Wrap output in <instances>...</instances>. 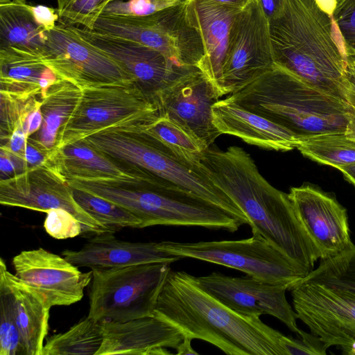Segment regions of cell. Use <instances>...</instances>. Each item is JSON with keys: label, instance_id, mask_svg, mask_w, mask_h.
Masks as SVG:
<instances>
[{"label": "cell", "instance_id": "cell-1", "mask_svg": "<svg viewBox=\"0 0 355 355\" xmlns=\"http://www.w3.org/2000/svg\"><path fill=\"white\" fill-rule=\"evenodd\" d=\"M201 164L209 178L241 209L260 234L307 275L320 254L302 225L288 193L272 186L242 148L209 147Z\"/></svg>", "mask_w": 355, "mask_h": 355}, {"label": "cell", "instance_id": "cell-2", "mask_svg": "<svg viewBox=\"0 0 355 355\" xmlns=\"http://www.w3.org/2000/svg\"><path fill=\"white\" fill-rule=\"evenodd\" d=\"M153 316L184 336L208 342L228 355H285L287 337L259 315L237 313L203 290L196 277L170 270Z\"/></svg>", "mask_w": 355, "mask_h": 355}, {"label": "cell", "instance_id": "cell-3", "mask_svg": "<svg viewBox=\"0 0 355 355\" xmlns=\"http://www.w3.org/2000/svg\"><path fill=\"white\" fill-rule=\"evenodd\" d=\"M225 98L286 128L300 141L325 134H345L355 139V116L348 103L275 63Z\"/></svg>", "mask_w": 355, "mask_h": 355}, {"label": "cell", "instance_id": "cell-4", "mask_svg": "<svg viewBox=\"0 0 355 355\" xmlns=\"http://www.w3.org/2000/svg\"><path fill=\"white\" fill-rule=\"evenodd\" d=\"M72 187L112 202L153 225L198 226L234 232L243 225L237 218L196 193L155 176L140 185L67 179Z\"/></svg>", "mask_w": 355, "mask_h": 355}, {"label": "cell", "instance_id": "cell-5", "mask_svg": "<svg viewBox=\"0 0 355 355\" xmlns=\"http://www.w3.org/2000/svg\"><path fill=\"white\" fill-rule=\"evenodd\" d=\"M122 165L166 179L216 205L243 224L248 220L209 178L202 164L186 163L129 126L95 133L84 139Z\"/></svg>", "mask_w": 355, "mask_h": 355}, {"label": "cell", "instance_id": "cell-6", "mask_svg": "<svg viewBox=\"0 0 355 355\" xmlns=\"http://www.w3.org/2000/svg\"><path fill=\"white\" fill-rule=\"evenodd\" d=\"M62 127L58 148L101 131L137 125L159 115L157 103L132 80L87 85Z\"/></svg>", "mask_w": 355, "mask_h": 355}, {"label": "cell", "instance_id": "cell-7", "mask_svg": "<svg viewBox=\"0 0 355 355\" xmlns=\"http://www.w3.org/2000/svg\"><path fill=\"white\" fill-rule=\"evenodd\" d=\"M169 263L92 268L88 316L116 322L153 316Z\"/></svg>", "mask_w": 355, "mask_h": 355}, {"label": "cell", "instance_id": "cell-8", "mask_svg": "<svg viewBox=\"0 0 355 355\" xmlns=\"http://www.w3.org/2000/svg\"><path fill=\"white\" fill-rule=\"evenodd\" d=\"M248 239L180 243L159 242L164 250L234 268L248 276L293 289L307 274L257 232Z\"/></svg>", "mask_w": 355, "mask_h": 355}, {"label": "cell", "instance_id": "cell-9", "mask_svg": "<svg viewBox=\"0 0 355 355\" xmlns=\"http://www.w3.org/2000/svg\"><path fill=\"white\" fill-rule=\"evenodd\" d=\"M275 64L269 19L259 0L234 18L222 65L221 96L244 88Z\"/></svg>", "mask_w": 355, "mask_h": 355}, {"label": "cell", "instance_id": "cell-10", "mask_svg": "<svg viewBox=\"0 0 355 355\" xmlns=\"http://www.w3.org/2000/svg\"><path fill=\"white\" fill-rule=\"evenodd\" d=\"M291 291L297 319L328 348L355 355V294L316 283L299 282Z\"/></svg>", "mask_w": 355, "mask_h": 355}, {"label": "cell", "instance_id": "cell-11", "mask_svg": "<svg viewBox=\"0 0 355 355\" xmlns=\"http://www.w3.org/2000/svg\"><path fill=\"white\" fill-rule=\"evenodd\" d=\"M42 59L59 78L80 87L96 83L135 82L119 62L83 40L71 26L61 23L45 31Z\"/></svg>", "mask_w": 355, "mask_h": 355}, {"label": "cell", "instance_id": "cell-12", "mask_svg": "<svg viewBox=\"0 0 355 355\" xmlns=\"http://www.w3.org/2000/svg\"><path fill=\"white\" fill-rule=\"evenodd\" d=\"M0 203L45 213L52 209H64L80 222L82 234L115 233L96 220L77 203L72 187L65 177L42 168L30 169L0 180Z\"/></svg>", "mask_w": 355, "mask_h": 355}, {"label": "cell", "instance_id": "cell-13", "mask_svg": "<svg viewBox=\"0 0 355 355\" xmlns=\"http://www.w3.org/2000/svg\"><path fill=\"white\" fill-rule=\"evenodd\" d=\"M71 26L83 40L119 62L155 102L162 90L197 68L179 66L159 51L130 40Z\"/></svg>", "mask_w": 355, "mask_h": 355}, {"label": "cell", "instance_id": "cell-14", "mask_svg": "<svg viewBox=\"0 0 355 355\" xmlns=\"http://www.w3.org/2000/svg\"><path fill=\"white\" fill-rule=\"evenodd\" d=\"M196 279L203 290L232 310L248 315H270L300 336L297 313L286 297V286L248 275L234 277L216 272Z\"/></svg>", "mask_w": 355, "mask_h": 355}, {"label": "cell", "instance_id": "cell-15", "mask_svg": "<svg viewBox=\"0 0 355 355\" xmlns=\"http://www.w3.org/2000/svg\"><path fill=\"white\" fill-rule=\"evenodd\" d=\"M12 264L15 276L37 292L50 308L79 302L92 279V270L83 272L63 256L42 248L21 251Z\"/></svg>", "mask_w": 355, "mask_h": 355}, {"label": "cell", "instance_id": "cell-16", "mask_svg": "<svg viewBox=\"0 0 355 355\" xmlns=\"http://www.w3.org/2000/svg\"><path fill=\"white\" fill-rule=\"evenodd\" d=\"M220 98L208 78L196 68L162 90L159 113L178 123L210 147L221 133L213 122L212 107Z\"/></svg>", "mask_w": 355, "mask_h": 355}, {"label": "cell", "instance_id": "cell-17", "mask_svg": "<svg viewBox=\"0 0 355 355\" xmlns=\"http://www.w3.org/2000/svg\"><path fill=\"white\" fill-rule=\"evenodd\" d=\"M288 196L320 260L334 258L355 245L347 210L333 196L306 184L292 187Z\"/></svg>", "mask_w": 355, "mask_h": 355}, {"label": "cell", "instance_id": "cell-18", "mask_svg": "<svg viewBox=\"0 0 355 355\" xmlns=\"http://www.w3.org/2000/svg\"><path fill=\"white\" fill-rule=\"evenodd\" d=\"M103 340L96 355H166L184 335L164 321L148 316L123 322L102 321Z\"/></svg>", "mask_w": 355, "mask_h": 355}, {"label": "cell", "instance_id": "cell-19", "mask_svg": "<svg viewBox=\"0 0 355 355\" xmlns=\"http://www.w3.org/2000/svg\"><path fill=\"white\" fill-rule=\"evenodd\" d=\"M62 255L78 267L89 268L171 263L182 259L162 249L159 242L125 241L111 232L93 235L79 250H65Z\"/></svg>", "mask_w": 355, "mask_h": 355}, {"label": "cell", "instance_id": "cell-20", "mask_svg": "<svg viewBox=\"0 0 355 355\" xmlns=\"http://www.w3.org/2000/svg\"><path fill=\"white\" fill-rule=\"evenodd\" d=\"M190 24L198 32L205 55L198 69L212 83L221 96L222 65L230 31L236 15L242 10L208 0H185Z\"/></svg>", "mask_w": 355, "mask_h": 355}, {"label": "cell", "instance_id": "cell-21", "mask_svg": "<svg viewBox=\"0 0 355 355\" xmlns=\"http://www.w3.org/2000/svg\"><path fill=\"white\" fill-rule=\"evenodd\" d=\"M212 116L221 135L235 136L263 149L286 152L297 148L300 142L286 128L227 98L213 105Z\"/></svg>", "mask_w": 355, "mask_h": 355}, {"label": "cell", "instance_id": "cell-22", "mask_svg": "<svg viewBox=\"0 0 355 355\" xmlns=\"http://www.w3.org/2000/svg\"><path fill=\"white\" fill-rule=\"evenodd\" d=\"M60 150L67 179L140 185L155 176L122 165L84 139L66 145Z\"/></svg>", "mask_w": 355, "mask_h": 355}, {"label": "cell", "instance_id": "cell-23", "mask_svg": "<svg viewBox=\"0 0 355 355\" xmlns=\"http://www.w3.org/2000/svg\"><path fill=\"white\" fill-rule=\"evenodd\" d=\"M0 278L7 284L26 355H42L51 308L33 288L10 272L0 259Z\"/></svg>", "mask_w": 355, "mask_h": 355}, {"label": "cell", "instance_id": "cell-24", "mask_svg": "<svg viewBox=\"0 0 355 355\" xmlns=\"http://www.w3.org/2000/svg\"><path fill=\"white\" fill-rule=\"evenodd\" d=\"M49 68L40 53L0 46V92L23 98H41L40 80Z\"/></svg>", "mask_w": 355, "mask_h": 355}, {"label": "cell", "instance_id": "cell-25", "mask_svg": "<svg viewBox=\"0 0 355 355\" xmlns=\"http://www.w3.org/2000/svg\"><path fill=\"white\" fill-rule=\"evenodd\" d=\"M80 95L78 85L58 78L42 100L41 127L28 139L44 150H60L58 145L60 131L76 107Z\"/></svg>", "mask_w": 355, "mask_h": 355}, {"label": "cell", "instance_id": "cell-26", "mask_svg": "<svg viewBox=\"0 0 355 355\" xmlns=\"http://www.w3.org/2000/svg\"><path fill=\"white\" fill-rule=\"evenodd\" d=\"M130 127L189 164H200L207 148L189 131L165 115L159 114L149 121Z\"/></svg>", "mask_w": 355, "mask_h": 355}, {"label": "cell", "instance_id": "cell-27", "mask_svg": "<svg viewBox=\"0 0 355 355\" xmlns=\"http://www.w3.org/2000/svg\"><path fill=\"white\" fill-rule=\"evenodd\" d=\"M45 31L35 20L28 4L0 1V46H12L42 55Z\"/></svg>", "mask_w": 355, "mask_h": 355}, {"label": "cell", "instance_id": "cell-28", "mask_svg": "<svg viewBox=\"0 0 355 355\" xmlns=\"http://www.w3.org/2000/svg\"><path fill=\"white\" fill-rule=\"evenodd\" d=\"M103 340L102 321L89 316L46 339L42 355H96Z\"/></svg>", "mask_w": 355, "mask_h": 355}, {"label": "cell", "instance_id": "cell-29", "mask_svg": "<svg viewBox=\"0 0 355 355\" xmlns=\"http://www.w3.org/2000/svg\"><path fill=\"white\" fill-rule=\"evenodd\" d=\"M297 149L318 163L340 167L355 164V139L345 134H325L301 140Z\"/></svg>", "mask_w": 355, "mask_h": 355}, {"label": "cell", "instance_id": "cell-30", "mask_svg": "<svg viewBox=\"0 0 355 355\" xmlns=\"http://www.w3.org/2000/svg\"><path fill=\"white\" fill-rule=\"evenodd\" d=\"M300 282L316 283L355 294V245L334 258L320 260Z\"/></svg>", "mask_w": 355, "mask_h": 355}, {"label": "cell", "instance_id": "cell-31", "mask_svg": "<svg viewBox=\"0 0 355 355\" xmlns=\"http://www.w3.org/2000/svg\"><path fill=\"white\" fill-rule=\"evenodd\" d=\"M72 189L77 203L96 220L114 232L125 227L141 228V219L126 209L80 189L72 187Z\"/></svg>", "mask_w": 355, "mask_h": 355}, {"label": "cell", "instance_id": "cell-32", "mask_svg": "<svg viewBox=\"0 0 355 355\" xmlns=\"http://www.w3.org/2000/svg\"><path fill=\"white\" fill-rule=\"evenodd\" d=\"M0 355H26L9 288L0 278Z\"/></svg>", "mask_w": 355, "mask_h": 355}, {"label": "cell", "instance_id": "cell-33", "mask_svg": "<svg viewBox=\"0 0 355 355\" xmlns=\"http://www.w3.org/2000/svg\"><path fill=\"white\" fill-rule=\"evenodd\" d=\"M58 22L92 31L110 0H56Z\"/></svg>", "mask_w": 355, "mask_h": 355}, {"label": "cell", "instance_id": "cell-34", "mask_svg": "<svg viewBox=\"0 0 355 355\" xmlns=\"http://www.w3.org/2000/svg\"><path fill=\"white\" fill-rule=\"evenodd\" d=\"M0 96V141L3 145L8 141L15 128L23 125L28 113L42 99L19 98L2 92Z\"/></svg>", "mask_w": 355, "mask_h": 355}, {"label": "cell", "instance_id": "cell-35", "mask_svg": "<svg viewBox=\"0 0 355 355\" xmlns=\"http://www.w3.org/2000/svg\"><path fill=\"white\" fill-rule=\"evenodd\" d=\"M185 0H127L110 3L103 12L148 16L182 3Z\"/></svg>", "mask_w": 355, "mask_h": 355}, {"label": "cell", "instance_id": "cell-36", "mask_svg": "<svg viewBox=\"0 0 355 355\" xmlns=\"http://www.w3.org/2000/svg\"><path fill=\"white\" fill-rule=\"evenodd\" d=\"M44 227L46 233L55 239L74 238L83 232L80 222L64 209L49 210Z\"/></svg>", "mask_w": 355, "mask_h": 355}, {"label": "cell", "instance_id": "cell-37", "mask_svg": "<svg viewBox=\"0 0 355 355\" xmlns=\"http://www.w3.org/2000/svg\"><path fill=\"white\" fill-rule=\"evenodd\" d=\"M24 159L26 165V171L42 168L66 178L61 150L57 151L44 150L27 138Z\"/></svg>", "mask_w": 355, "mask_h": 355}, {"label": "cell", "instance_id": "cell-38", "mask_svg": "<svg viewBox=\"0 0 355 355\" xmlns=\"http://www.w3.org/2000/svg\"><path fill=\"white\" fill-rule=\"evenodd\" d=\"M24 159L0 148V180L12 178L26 171Z\"/></svg>", "mask_w": 355, "mask_h": 355}, {"label": "cell", "instance_id": "cell-39", "mask_svg": "<svg viewBox=\"0 0 355 355\" xmlns=\"http://www.w3.org/2000/svg\"><path fill=\"white\" fill-rule=\"evenodd\" d=\"M36 22L42 26L45 31L53 29L58 22L59 17L56 9L42 5H28Z\"/></svg>", "mask_w": 355, "mask_h": 355}, {"label": "cell", "instance_id": "cell-40", "mask_svg": "<svg viewBox=\"0 0 355 355\" xmlns=\"http://www.w3.org/2000/svg\"><path fill=\"white\" fill-rule=\"evenodd\" d=\"M26 141L27 137L24 132L23 126L21 124H19L12 132L8 141L1 145L0 148H3L24 159Z\"/></svg>", "mask_w": 355, "mask_h": 355}, {"label": "cell", "instance_id": "cell-41", "mask_svg": "<svg viewBox=\"0 0 355 355\" xmlns=\"http://www.w3.org/2000/svg\"><path fill=\"white\" fill-rule=\"evenodd\" d=\"M41 105L42 101L31 110L23 123V130L27 138L35 133L41 127L42 123Z\"/></svg>", "mask_w": 355, "mask_h": 355}, {"label": "cell", "instance_id": "cell-42", "mask_svg": "<svg viewBox=\"0 0 355 355\" xmlns=\"http://www.w3.org/2000/svg\"><path fill=\"white\" fill-rule=\"evenodd\" d=\"M346 76L348 83L347 103L350 105L355 116V62L347 58Z\"/></svg>", "mask_w": 355, "mask_h": 355}, {"label": "cell", "instance_id": "cell-43", "mask_svg": "<svg viewBox=\"0 0 355 355\" xmlns=\"http://www.w3.org/2000/svg\"><path fill=\"white\" fill-rule=\"evenodd\" d=\"M269 20L277 17L284 11L286 0H259Z\"/></svg>", "mask_w": 355, "mask_h": 355}, {"label": "cell", "instance_id": "cell-44", "mask_svg": "<svg viewBox=\"0 0 355 355\" xmlns=\"http://www.w3.org/2000/svg\"><path fill=\"white\" fill-rule=\"evenodd\" d=\"M192 339L188 336H184L183 340L179 344L176 354L178 355H186V354H198L191 346Z\"/></svg>", "mask_w": 355, "mask_h": 355}, {"label": "cell", "instance_id": "cell-45", "mask_svg": "<svg viewBox=\"0 0 355 355\" xmlns=\"http://www.w3.org/2000/svg\"><path fill=\"white\" fill-rule=\"evenodd\" d=\"M218 4L243 10L247 7L252 0H208Z\"/></svg>", "mask_w": 355, "mask_h": 355}, {"label": "cell", "instance_id": "cell-46", "mask_svg": "<svg viewBox=\"0 0 355 355\" xmlns=\"http://www.w3.org/2000/svg\"><path fill=\"white\" fill-rule=\"evenodd\" d=\"M346 180L355 186V164L340 167L338 168Z\"/></svg>", "mask_w": 355, "mask_h": 355}, {"label": "cell", "instance_id": "cell-47", "mask_svg": "<svg viewBox=\"0 0 355 355\" xmlns=\"http://www.w3.org/2000/svg\"><path fill=\"white\" fill-rule=\"evenodd\" d=\"M320 6L329 13H331L335 7V0H317Z\"/></svg>", "mask_w": 355, "mask_h": 355}, {"label": "cell", "instance_id": "cell-48", "mask_svg": "<svg viewBox=\"0 0 355 355\" xmlns=\"http://www.w3.org/2000/svg\"><path fill=\"white\" fill-rule=\"evenodd\" d=\"M14 1H20V2L26 3V0H14Z\"/></svg>", "mask_w": 355, "mask_h": 355}, {"label": "cell", "instance_id": "cell-49", "mask_svg": "<svg viewBox=\"0 0 355 355\" xmlns=\"http://www.w3.org/2000/svg\"><path fill=\"white\" fill-rule=\"evenodd\" d=\"M127 1V0H110V3H111V2H112V1Z\"/></svg>", "mask_w": 355, "mask_h": 355}]
</instances>
